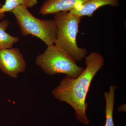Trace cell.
Returning <instances> with one entry per match:
<instances>
[{
  "label": "cell",
  "instance_id": "cell-1",
  "mask_svg": "<svg viewBox=\"0 0 126 126\" xmlns=\"http://www.w3.org/2000/svg\"><path fill=\"white\" fill-rule=\"evenodd\" d=\"M84 59L86 67L81 74L75 79L66 76L52 94L56 99L68 103L74 109L79 122L88 125L90 122L86 114L88 107L86 97L92 81L103 66L104 59L97 52L90 53Z\"/></svg>",
  "mask_w": 126,
  "mask_h": 126
},
{
  "label": "cell",
  "instance_id": "cell-2",
  "mask_svg": "<svg viewBox=\"0 0 126 126\" xmlns=\"http://www.w3.org/2000/svg\"><path fill=\"white\" fill-rule=\"evenodd\" d=\"M54 20L58 29L54 45L64 50L76 61L85 58L87 50L79 47L77 39L79 25L83 17L69 12H62L54 14Z\"/></svg>",
  "mask_w": 126,
  "mask_h": 126
},
{
  "label": "cell",
  "instance_id": "cell-6",
  "mask_svg": "<svg viewBox=\"0 0 126 126\" xmlns=\"http://www.w3.org/2000/svg\"><path fill=\"white\" fill-rule=\"evenodd\" d=\"M88 0H46L41 7L39 14L43 15L69 12Z\"/></svg>",
  "mask_w": 126,
  "mask_h": 126
},
{
  "label": "cell",
  "instance_id": "cell-5",
  "mask_svg": "<svg viewBox=\"0 0 126 126\" xmlns=\"http://www.w3.org/2000/svg\"><path fill=\"white\" fill-rule=\"evenodd\" d=\"M26 64L18 48L0 49V69L8 76L16 78L19 73L24 72Z\"/></svg>",
  "mask_w": 126,
  "mask_h": 126
},
{
  "label": "cell",
  "instance_id": "cell-9",
  "mask_svg": "<svg viewBox=\"0 0 126 126\" xmlns=\"http://www.w3.org/2000/svg\"><path fill=\"white\" fill-rule=\"evenodd\" d=\"M9 24L7 20L0 21V49L12 48L14 44L19 40V37L12 36L6 32Z\"/></svg>",
  "mask_w": 126,
  "mask_h": 126
},
{
  "label": "cell",
  "instance_id": "cell-3",
  "mask_svg": "<svg viewBox=\"0 0 126 126\" xmlns=\"http://www.w3.org/2000/svg\"><path fill=\"white\" fill-rule=\"evenodd\" d=\"M24 36L32 35L43 41L47 47L54 45L57 38L58 29L53 19L36 18L23 5L11 11Z\"/></svg>",
  "mask_w": 126,
  "mask_h": 126
},
{
  "label": "cell",
  "instance_id": "cell-7",
  "mask_svg": "<svg viewBox=\"0 0 126 126\" xmlns=\"http://www.w3.org/2000/svg\"><path fill=\"white\" fill-rule=\"evenodd\" d=\"M120 0H88L82 4L78 6L69 12L79 16L91 17L94 12L100 7L106 5L117 7Z\"/></svg>",
  "mask_w": 126,
  "mask_h": 126
},
{
  "label": "cell",
  "instance_id": "cell-11",
  "mask_svg": "<svg viewBox=\"0 0 126 126\" xmlns=\"http://www.w3.org/2000/svg\"><path fill=\"white\" fill-rule=\"evenodd\" d=\"M2 5H1V3L0 1V9L1 8V6H2ZM5 16V13H1L0 12V20L2 19Z\"/></svg>",
  "mask_w": 126,
  "mask_h": 126
},
{
  "label": "cell",
  "instance_id": "cell-8",
  "mask_svg": "<svg viewBox=\"0 0 126 126\" xmlns=\"http://www.w3.org/2000/svg\"><path fill=\"white\" fill-rule=\"evenodd\" d=\"M117 87L111 85L109 92L104 93L106 106L105 115L106 121L104 126H115L113 120V110L115 99V91Z\"/></svg>",
  "mask_w": 126,
  "mask_h": 126
},
{
  "label": "cell",
  "instance_id": "cell-10",
  "mask_svg": "<svg viewBox=\"0 0 126 126\" xmlns=\"http://www.w3.org/2000/svg\"><path fill=\"white\" fill-rule=\"evenodd\" d=\"M38 0H6L0 9L1 13L11 12L16 7L23 5L26 8L33 7L38 4Z\"/></svg>",
  "mask_w": 126,
  "mask_h": 126
},
{
  "label": "cell",
  "instance_id": "cell-4",
  "mask_svg": "<svg viewBox=\"0 0 126 126\" xmlns=\"http://www.w3.org/2000/svg\"><path fill=\"white\" fill-rule=\"evenodd\" d=\"M35 63L46 74H63L72 79L77 78L84 69L64 50L54 45L47 47L44 53L38 55Z\"/></svg>",
  "mask_w": 126,
  "mask_h": 126
}]
</instances>
